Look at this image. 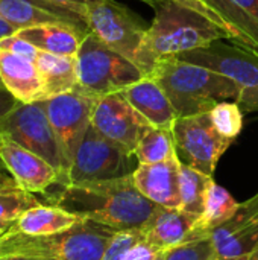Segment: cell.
Returning <instances> with one entry per match:
<instances>
[{
    "label": "cell",
    "instance_id": "6da1fadb",
    "mask_svg": "<svg viewBox=\"0 0 258 260\" xmlns=\"http://www.w3.org/2000/svg\"><path fill=\"white\" fill-rule=\"evenodd\" d=\"M53 204L114 232L143 229L160 207L137 189L132 174L61 186Z\"/></svg>",
    "mask_w": 258,
    "mask_h": 260
},
{
    "label": "cell",
    "instance_id": "7a4b0ae2",
    "mask_svg": "<svg viewBox=\"0 0 258 260\" xmlns=\"http://www.w3.org/2000/svg\"><path fill=\"white\" fill-rule=\"evenodd\" d=\"M144 2L154 9L152 24L135 56V66L144 76L160 59L205 47L217 40H231L230 34L210 18L173 0Z\"/></svg>",
    "mask_w": 258,
    "mask_h": 260
},
{
    "label": "cell",
    "instance_id": "3957f363",
    "mask_svg": "<svg viewBox=\"0 0 258 260\" xmlns=\"http://www.w3.org/2000/svg\"><path fill=\"white\" fill-rule=\"evenodd\" d=\"M148 76L163 88L178 117L210 113L217 104L240 98V88L228 76L176 56L160 59Z\"/></svg>",
    "mask_w": 258,
    "mask_h": 260
},
{
    "label": "cell",
    "instance_id": "277c9868",
    "mask_svg": "<svg viewBox=\"0 0 258 260\" xmlns=\"http://www.w3.org/2000/svg\"><path fill=\"white\" fill-rule=\"evenodd\" d=\"M116 232L91 219L50 236H27L11 232L0 236L2 256H26L43 260H102Z\"/></svg>",
    "mask_w": 258,
    "mask_h": 260
},
{
    "label": "cell",
    "instance_id": "5b68a950",
    "mask_svg": "<svg viewBox=\"0 0 258 260\" xmlns=\"http://www.w3.org/2000/svg\"><path fill=\"white\" fill-rule=\"evenodd\" d=\"M78 85L99 98L122 91L144 78L143 72L128 58L109 49L94 34H88L76 53Z\"/></svg>",
    "mask_w": 258,
    "mask_h": 260
},
{
    "label": "cell",
    "instance_id": "8992f818",
    "mask_svg": "<svg viewBox=\"0 0 258 260\" xmlns=\"http://www.w3.org/2000/svg\"><path fill=\"white\" fill-rule=\"evenodd\" d=\"M178 59L202 66L233 79L240 88L237 104L245 111H258V50L224 40L176 55Z\"/></svg>",
    "mask_w": 258,
    "mask_h": 260
},
{
    "label": "cell",
    "instance_id": "52a82bcc",
    "mask_svg": "<svg viewBox=\"0 0 258 260\" xmlns=\"http://www.w3.org/2000/svg\"><path fill=\"white\" fill-rule=\"evenodd\" d=\"M0 133L44 158L61 175V186L67 184L68 168L61 146L47 117L43 101L32 104H17L2 120Z\"/></svg>",
    "mask_w": 258,
    "mask_h": 260
},
{
    "label": "cell",
    "instance_id": "ba28073f",
    "mask_svg": "<svg viewBox=\"0 0 258 260\" xmlns=\"http://www.w3.org/2000/svg\"><path fill=\"white\" fill-rule=\"evenodd\" d=\"M172 129L179 161L210 177H213L220 157L234 142L214 128L210 113L178 117Z\"/></svg>",
    "mask_w": 258,
    "mask_h": 260
},
{
    "label": "cell",
    "instance_id": "9c48e42d",
    "mask_svg": "<svg viewBox=\"0 0 258 260\" xmlns=\"http://www.w3.org/2000/svg\"><path fill=\"white\" fill-rule=\"evenodd\" d=\"M84 18L91 34L135 64L148 27L131 9L116 0H97L85 6Z\"/></svg>",
    "mask_w": 258,
    "mask_h": 260
},
{
    "label": "cell",
    "instance_id": "30bf717a",
    "mask_svg": "<svg viewBox=\"0 0 258 260\" xmlns=\"http://www.w3.org/2000/svg\"><path fill=\"white\" fill-rule=\"evenodd\" d=\"M131 158H135V155L129 154L125 148L106 139L96 131L93 125H90L75 154L73 163L67 174V184L111 180L129 175L135 171L129 168Z\"/></svg>",
    "mask_w": 258,
    "mask_h": 260
},
{
    "label": "cell",
    "instance_id": "8fae6325",
    "mask_svg": "<svg viewBox=\"0 0 258 260\" xmlns=\"http://www.w3.org/2000/svg\"><path fill=\"white\" fill-rule=\"evenodd\" d=\"M99 99V96L78 85L71 91L43 101L68 171L75 154L91 125L93 110Z\"/></svg>",
    "mask_w": 258,
    "mask_h": 260
},
{
    "label": "cell",
    "instance_id": "7c38bea8",
    "mask_svg": "<svg viewBox=\"0 0 258 260\" xmlns=\"http://www.w3.org/2000/svg\"><path fill=\"white\" fill-rule=\"evenodd\" d=\"M91 125L102 136L120 145L132 155L143 134L154 126L128 102L122 91L105 94L97 101L93 110Z\"/></svg>",
    "mask_w": 258,
    "mask_h": 260
},
{
    "label": "cell",
    "instance_id": "4fadbf2b",
    "mask_svg": "<svg viewBox=\"0 0 258 260\" xmlns=\"http://www.w3.org/2000/svg\"><path fill=\"white\" fill-rule=\"evenodd\" d=\"M0 163L11 174L20 189L40 193L50 186H61L59 172L40 155L20 146L0 133Z\"/></svg>",
    "mask_w": 258,
    "mask_h": 260
},
{
    "label": "cell",
    "instance_id": "5bb4252c",
    "mask_svg": "<svg viewBox=\"0 0 258 260\" xmlns=\"http://www.w3.org/2000/svg\"><path fill=\"white\" fill-rule=\"evenodd\" d=\"M85 8L70 6L56 0H0V15L18 30L50 23L71 24L87 32Z\"/></svg>",
    "mask_w": 258,
    "mask_h": 260
},
{
    "label": "cell",
    "instance_id": "9a60e30c",
    "mask_svg": "<svg viewBox=\"0 0 258 260\" xmlns=\"http://www.w3.org/2000/svg\"><path fill=\"white\" fill-rule=\"evenodd\" d=\"M179 158L178 155L154 165H138L132 172L137 189L160 207L179 209Z\"/></svg>",
    "mask_w": 258,
    "mask_h": 260
},
{
    "label": "cell",
    "instance_id": "2e32d148",
    "mask_svg": "<svg viewBox=\"0 0 258 260\" xmlns=\"http://www.w3.org/2000/svg\"><path fill=\"white\" fill-rule=\"evenodd\" d=\"M0 79L17 102L43 101V82L35 59L0 49Z\"/></svg>",
    "mask_w": 258,
    "mask_h": 260
},
{
    "label": "cell",
    "instance_id": "e0dca14e",
    "mask_svg": "<svg viewBox=\"0 0 258 260\" xmlns=\"http://www.w3.org/2000/svg\"><path fill=\"white\" fill-rule=\"evenodd\" d=\"M199 216L181 209L158 207L151 221L141 229L144 238L160 251H167L182 244L196 227Z\"/></svg>",
    "mask_w": 258,
    "mask_h": 260
},
{
    "label": "cell",
    "instance_id": "ac0fdd59",
    "mask_svg": "<svg viewBox=\"0 0 258 260\" xmlns=\"http://www.w3.org/2000/svg\"><path fill=\"white\" fill-rule=\"evenodd\" d=\"M122 94L154 126L172 128L175 120L178 119L175 108L163 88L149 76H144L140 81L125 87L122 90Z\"/></svg>",
    "mask_w": 258,
    "mask_h": 260
},
{
    "label": "cell",
    "instance_id": "d6986e66",
    "mask_svg": "<svg viewBox=\"0 0 258 260\" xmlns=\"http://www.w3.org/2000/svg\"><path fill=\"white\" fill-rule=\"evenodd\" d=\"M88 34L84 29L64 23L38 24L17 30L20 38L29 41L36 49L62 56H76L82 40Z\"/></svg>",
    "mask_w": 258,
    "mask_h": 260
},
{
    "label": "cell",
    "instance_id": "ffe728a7",
    "mask_svg": "<svg viewBox=\"0 0 258 260\" xmlns=\"http://www.w3.org/2000/svg\"><path fill=\"white\" fill-rule=\"evenodd\" d=\"M81 221V216L70 213L62 207H58L55 204H40L36 207L29 209L18 219H15L9 230L27 236H50L65 232Z\"/></svg>",
    "mask_w": 258,
    "mask_h": 260
},
{
    "label": "cell",
    "instance_id": "44dd1931",
    "mask_svg": "<svg viewBox=\"0 0 258 260\" xmlns=\"http://www.w3.org/2000/svg\"><path fill=\"white\" fill-rule=\"evenodd\" d=\"M35 64L43 82V101L78 87L76 56H62L38 50Z\"/></svg>",
    "mask_w": 258,
    "mask_h": 260
},
{
    "label": "cell",
    "instance_id": "7402d4cb",
    "mask_svg": "<svg viewBox=\"0 0 258 260\" xmlns=\"http://www.w3.org/2000/svg\"><path fill=\"white\" fill-rule=\"evenodd\" d=\"M231 29L234 41L258 50V23H255L234 0H202Z\"/></svg>",
    "mask_w": 258,
    "mask_h": 260
},
{
    "label": "cell",
    "instance_id": "603a6c76",
    "mask_svg": "<svg viewBox=\"0 0 258 260\" xmlns=\"http://www.w3.org/2000/svg\"><path fill=\"white\" fill-rule=\"evenodd\" d=\"M214 183L213 177L193 169L184 163L179 165V209L201 216L208 189Z\"/></svg>",
    "mask_w": 258,
    "mask_h": 260
},
{
    "label": "cell",
    "instance_id": "cb8c5ba5",
    "mask_svg": "<svg viewBox=\"0 0 258 260\" xmlns=\"http://www.w3.org/2000/svg\"><path fill=\"white\" fill-rule=\"evenodd\" d=\"M240 203L222 186L213 183L208 189L202 215L199 216L195 230L201 232H213L224 222H227L239 209Z\"/></svg>",
    "mask_w": 258,
    "mask_h": 260
},
{
    "label": "cell",
    "instance_id": "d4e9b609",
    "mask_svg": "<svg viewBox=\"0 0 258 260\" xmlns=\"http://www.w3.org/2000/svg\"><path fill=\"white\" fill-rule=\"evenodd\" d=\"M172 128L151 126L143 134L134 152L138 165L161 163L176 155V146H175V137Z\"/></svg>",
    "mask_w": 258,
    "mask_h": 260
},
{
    "label": "cell",
    "instance_id": "484cf974",
    "mask_svg": "<svg viewBox=\"0 0 258 260\" xmlns=\"http://www.w3.org/2000/svg\"><path fill=\"white\" fill-rule=\"evenodd\" d=\"M216 247L211 232L195 230L182 244L163 253V260H214Z\"/></svg>",
    "mask_w": 258,
    "mask_h": 260
},
{
    "label": "cell",
    "instance_id": "4316f807",
    "mask_svg": "<svg viewBox=\"0 0 258 260\" xmlns=\"http://www.w3.org/2000/svg\"><path fill=\"white\" fill-rule=\"evenodd\" d=\"M258 218V193L254 195L252 198H249L248 201L242 203L239 206V209L236 210V213L222 225H219L217 229H214L211 232V238L214 242V247H217L219 244L225 242L227 239H230L231 236L237 235L239 232L245 230L248 225H251Z\"/></svg>",
    "mask_w": 258,
    "mask_h": 260
},
{
    "label": "cell",
    "instance_id": "83f0119b",
    "mask_svg": "<svg viewBox=\"0 0 258 260\" xmlns=\"http://www.w3.org/2000/svg\"><path fill=\"white\" fill-rule=\"evenodd\" d=\"M258 250V218L245 230L231 236L216 247L217 259H239L254 254Z\"/></svg>",
    "mask_w": 258,
    "mask_h": 260
},
{
    "label": "cell",
    "instance_id": "f1b7e54d",
    "mask_svg": "<svg viewBox=\"0 0 258 260\" xmlns=\"http://www.w3.org/2000/svg\"><path fill=\"white\" fill-rule=\"evenodd\" d=\"M214 128L227 139L234 140L243 128V110L237 102L225 101L210 110Z\"/></svg>",
    "mask_w": 258,
    "mask_h": 260
},
{
    "label": "cell",
    "instance_id": "f546056e",
    "mask_svg": "<svg viewBox=\"0 0 258 260\" xmlns=\"http://www.w3.org/2000/svg\"><path fill=\"white\" fill-rule=\"evenodd\" d=\"M40 204L41 201H38L33 193L26 192L20 187L0 190V222L12 224L24 212Z\"/></svg>",
    "mask_w": 258,
    "mask_h": 260
},
{
    "label": "cell",
    "instance_id": "4dcf8cb0",
    "mask_svg": "<svg viewBox=\"0 0 258 260\" xmlns=\"http://www.w3.org/2000/svg\"><path fill=\"white\" fill-rule=\"evenodd\" d=\"M141 239H144V233L141 229L116 232L106 245L102 260H123L126 253Z\"/></svg>",
    "mask_w": 258,
    "mask_h": 260
},
{
    "label": "cell",
    "instance_id": "1f68e13d",
    "mask_svg": "<svg viewBox=\"0 0 258 260\" xmlns=\"http://www.w3.org/2000/svg\"><path fill=\"white\" fill-rule=\"evenodd\" d=\"M0 49H5L8 52H12V53H17V55H21V56H26V58H30V59H35L36 55H38V50L33 44H30L29 41L20 38L17 34L11 35V37H6L3 40H0Z\"/></svg>",
    "mask_w": 258,
    "mask_h": 260
},
{
    "label": "cell",
    "instance_id": "d6a6232c",
    "mask_svg": "<svg viewBox=\"0 0 258 260\" xmlns=\"http://www.w3.org/2000/svg\"><path fill=\"white\" fill-rule=\"evenodd\" d=\"M173 2H176V3H179V5H182V6H186V8H189V9H192V11H195V12H199V14H202V15H205L207 18H210L213 23H216L219 27H222L224 30H227L228 34H230V37H231V40L234 41V35H233V32H231V29L228 27V24L213 11V9H210L202 0H173Z\"/></svg>",
    "mask_w": 258,
    "mask_h": 260
},
{
    "label": "cell",
    "instance_id": "836d02e7",
    "mask_svg": "<svg viewBox=\"0 0 258 260\" xmlns=\"http://www.w3.org/2000/svg\"><path fill=\"white\" fill-rule=\"evenodd\" d=\"M163 254L157 247H154L146 238L137 242L125 256L123 260H157Z\"/></svg>",
    "mask_w": 258,
    "mask_h": 260
},
{
    "label": "cell",
    "instance_id": "e575fe53",
    "mask_svg": "<svg viewBox=\"0 0 258 260\" xmlns=\"http://www.w3.org/2000/svg\"><path fill=\"white\" fill-rule=\"evenodd\" d=\"M18 102L8 93V91H0V120L17 105Z\"/></svg>",
    "mask_w": 258,
    "mask_h": 260
},
{
    "label": "cell",
    "instance_id": "d590c367",
    "mask_svg": "<svg viewBox=\"0 0 258 260\" xmlns=\"http://www.w3.org/2000/svg\"><path fill=\"white\" fill-rule=\"evenodd\" d=\"M255 23H258V0H234Z\"/></svg>",
    "mask_w": 258,
    "mask_h": 260
},
{
    "label": "cell",
    "instance_id": "8d00e7d4",
    "mask_svg": "<svg viewBox=\"0 0 258 260\" xmlns=\"http://www.w3.org/2000/svg\"><path fill=\"white\" fill-rule=\"evenodd\" d=\"M18 184L15 183V180L11 177V174L5 172L3 168L0 166V190H5V189H17Z\"/></svg>",
    "mask_w": 258,
    "mask_h": 260
},
{
    "label": "cell",
    "instance_id": "74e56055",
    "mask_svg": "<svg viewBox=\"0 0 258 260\" xmlns=\"http://www.w3.org/2000/svg\"><path fill=\"white\" fill-rule=\"evenodd\" d=\"M17 27L15 26H12L8 20H5L2 15H0V40H3V38H6V37H11V35H14V34H17Z\"/></svg>",
    "mask_w": 258,
    "mask_h": 260
},
{
    "label": "cell",
    "instance_id": "f35d334b",
    "mask_svg": "<svg viewBox=\"0 0 258 260\" xmlns=\"http://www.w3.org/2000/svg\"><path fill=\"white\" fill-rule=\"evenodd\" d=\"M56 2H61V3H65V5H70V6H76V8H85L87 5L90 3H94L97 0H56Z\"/></svg>",
    "mask_w": 258,
    "mask_h": 260
},
{
    "label": "cell",
    "instance_id": "ab89813d",
    "mask_svg": "<svg viewBox=\"0 0 258 260\" xmlns=\"http://www.w3.org/2000/svg\"><path fill=\"white\" fill-rule=\"evenodd\" d=\"M0 260H43L38 257H26V256H2Z\"/></svg>",
    "mask_w": 258,
    "mask_h": 260
},
{
    "label": "cell",
    "instance_id": "60d3db41",
    "mask_svg": "<svg viewBox=\"0 0 258 260\" xmlns=\"http://www.w3.org/2000/svg\"><path fill=\"white\" fill-rule=\"evenodd\" d=\"M214 260H255V253L254 254H249V256H243V257H239V259H216Z\"/></svg>",
    "mask_w": 258,
    "mask_h": 260
},
{
    "label": "cell",
    "instance_id": "b9f144b4",
    "mask_svg": "<svg viewBox=\"0 0 258 260\" xmlns=\"http://www.w3.org/2000/svg\"><path fill=\"white\" fill-rule=\"evenodd\" d=\"M12 224L11 222H0V230H8Z\"/></svg>",
    "mask_w": 258,
    "mask_h": 260
},
{
    "label": "cell",
    "instance_id": "7bdbcfd3",
    "mask_svg": "<svg viewBox=\"0 0 258 260\" xmlns=\"http://www.w3.org/2000/svg\"><path fill=\"white\" fill-rule=\"evenodd\" d=\"M0 91H6V88H5V85H3V82H2V79H0Z\"/></svg>",
    "mask_w": 258,
    "mask_h": 260
},
{
    "label": "cell",
    "instance_id": "ee69618b",
    "mask_svg": "<svg viewBox=\"0 0 258 260\" xmlns=\"http://www.w3.org/2000/svg\"><path fill=\"white\" fill-rule=\"evenodd\" d=\"M255 260H258V250L255 251Z\"/></svg>",
    "mask_w": 258,
    "mask_h": 260
},
{
    "label": "cell",
    "instance_id": "f6af8a7d",
    "mask_svg": "<svg viewBox=\"0 0 258 260\" xmlns=\"http://www.w3.org/2000/svg\"><path fill=\"white\" fill-rule=\"evenodd\" d=\"M5 232H6V230H0V236H2V235H3Z\"/></svg>",
    "mask_w": 258,
    "mask_h": 260
},
{
    "label": "cell",
    "instance_id": "bcb514c9",
    "mask_svg": "<svg viewBox=\"0 0 258 260\" xmlns=\"http://www.w3.org/2000/svg\"><path fill=\"white\" fill-rule=\"evenodd\" d=\"M157 260H163V254H161V256H160V257H158Z\"/></svg>",
    "mask_w": 258,
    "mask_h": 260
},
{
    "label": "cell",
    "instance_id": "7dc6e473",
    "mask_svg": "<svg viewBox=\"0 0 258 260\" xmlns=\"http://www.w3.org/2000/svg\"><path fill=\"white\" fill-rule=\"evenodd\" d=\"M0 257H2V253H0Z\"/></svg>",
    "mask_w": 258,
    "mask_h": 260
}]
</instances>
